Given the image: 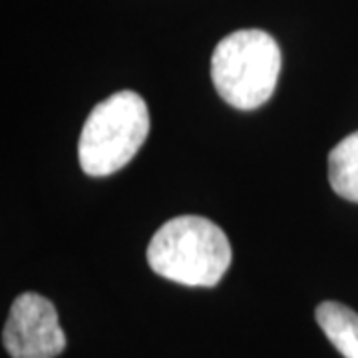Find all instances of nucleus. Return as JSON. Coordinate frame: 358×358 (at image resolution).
Here are the masks:
<instances>
[{
    "label": "nucleus",
    "instance_id": "3",
    "mask_svg": "<svg viewBox=\"0 0 358 358\" xmlns=\"http://www.w3.org/2000/svg\"><path fill=\"white\" fill-rule=\"evenodd\" d=\"M150 134V112L140 94L115 92L100 102L82 128L78 159L92 178L112 176L140 152Z\"/></svg>",
    "mask_w": 358,
    "mask_h": 358
},
{
    "label": "nucleus",
    "instance_id": "6",
    "mask_svg": "<svg viewBox=\"0 0 358 358\" xmlns=\"http://www.w3.org/2000/svg\"><path fill=\"white\" fill-rule=\"evenodd\" d=\"M329 181L336 195L358 203V131L338 141L329 154Z\"/></svg>",
    "mask_w": 358,
    "mask_h": 358
},
{
    "label": "nucleus",
    "instance_id": "1",
    "mask_svg": "<svg viewBox=\"0 0 358 358\" xmlns=\"http://www.w3.org/2000/svg\"><path fill=\"white\" fill-rule=\"evenodd\" d=\"M233 259L227 235L201 215H179L155 231L148 263L167 281L187 287H215Z\"/></svg>",
    "mask_w": 358,
    "mask_h": 358
},
{
    "label": "nucleus",
    "instance_id": "4",
    "mask_svg": "<svg viewBox=\"0 0 358 358\" xmlns=\"http://www.w3.org/2000/svg\"><path fill=\"white\" fill-rule=\"evenodd\" d=\"M2 345L13 358H56L66 348L58 313L46 296L22 293L14 299L2 331Z\"/></svg>",
    "mask_w": 358,
    "mask_h": 358
},
{
    "label": "nucleus",
    "instance_id": "5",
    "mask_svg": "<svg viewBox=\"0 0 358 358\" xmlns=\"http://www.w3.org/2000/svg\"><path fill=\"white\" fill-rule=\"evenodd\" d=\"M324 336L345 358H358V315L343 303L324 301L315 310Z\"/></svg>",
    "mask_w": 358,
    "mask_h": 358
},
{
    "label": "nucleus",
    "instance_id": "2",
    "mask_svg": "<svg viewBox=\"0 0 358 358\" xmlns=\"http://www.w3.org/2000/svg\"><path fill=\"white\" fill-rule=\"evenodd\" d=\"M281 74V48L265 30H237L219 42L211 56L217 94L237 110L268 102Z\"/></svg>",
    "mask_w": 358,
    "mask_h": 358
}]
</instances>
